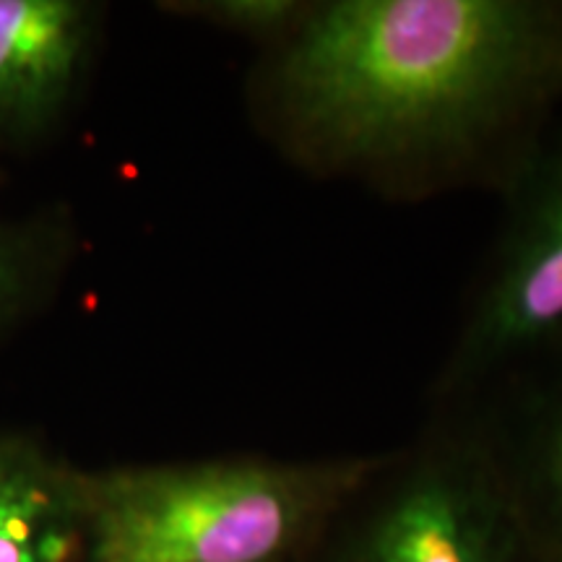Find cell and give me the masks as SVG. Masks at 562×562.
<instances>
[{"label": "cell", "instance_id": "obj_1", "mask_svg": "<svg viewBox=\"0 0 562 562\" xmlns=\"http://www.w3.org/2000/svg\"><path fill=\"white\" fill-rule=\"evenodd\" d=\"M258 70V112L302 170L393 188L463 178L562 97V5L326 0Z\"/></svg>", "mask_w": 562, "mask_h": 562}, {"label": "cell", "instance_id": "obj_2", "mask_svg": "<svg viewBox=\"0 0 562 562\" xmlns=\"http://www.w3.org/2000/svg\"><path fill=\"white\" fill-rule=\"evenodd\" d=\"M389 456L117 469L83 484L87 562H305Z\"/></svg>", "mask_w": 562, "mask_h": 562}, {"label": "cell", "instance_id": "obj_3", "mask_svg": "<svg viewBox=\"0 0 562 562\" xmlns=\"http://www.w3.org/2000/svg\"><path fill=\"white\" fill-rule=\"evenodd\" d=\"M331 562H529L521 505L501 448L442 430L383 469L344 510Z\"/></svg>", "mask_w": 562, "mask_h": 562}, {"label": "cell", "instance_id": "obj_4", "mask_svg": "<svg viewBox=\"0 0 562 562\" xmlns=\"http://www.w3.org/2000/svg\"><path fill=\"white\" fill-rule=\"evenodd\" d=\"M554 349H562V133L516 165L508 222L438 391L469 393Z\"/></svg>", "mask_w": 562, "mask_h": 562}, {"label": "cell", "instance_id": "obj_5", "mask_svg": "<svg viewBox=\"0 0 562 562\" xmlns=\"http://www.w3.org/2000/svg\"><path fill=\"white\" fill-rule=\"evenodd\" d=\"M89 13L68 0H0V115H37L79 68Z\"/></svg>", "mask_w": 562, "mask_h": 562}, {"label": "cell", "instance_id": "obj_6", "mask_svg": "<svg viewBox=\"0 0 562 562\" xmlns=\"http://www.w3.org/2000/svg\"><path fill=\"white\" fill-rule=\"evenodd\" d=\"M503 461L533 552L562 560V375L529 404L516 461Z\"/></svg>", "mask_w": 562, "mask_h": 562}, {"label": "cell", "instance_id": "obj_7", "mask_svg": "<svg viewBox=\"0 0 562 562\" xmlns=\"http://www.w3.org/2000/svg\"><path fill=\"white\" fill-rule=\"evenodd\" d=\"M83 510V487L63 490L21 453L0 451V562H58L63 518Z\"/></svg>", "mask_w": 562, "mask_h": 562}, {"label": "cell", "instance_id": "obj_8", "mask_svg": "<svg viewBox=\"0 0 562 562\" xmlns=\"http://www.w3.org/2000/svg\"><path fill=\"white\" fill-rule=\"evenodd\" d=\"M307 0H216L193 5L195 16L220 24L227 32L261 42L266 50L277 47L307 19Z\"/></svg>", "mask_w": 562, "mask_h": 562}, {"label": "cell", "instance_id": "obj_9", "mask_svg": "<svg viewBox=\"0 0 562 562\" xmlns=\"http://www.w3.org/2000/svg\"><path fill=\"white\" fill-rule=\"evenodd\" d=\"M544 562H562V560H544Z\"/></svg>", "mask_w": 562, "mask_h": 562}]
</instances>
